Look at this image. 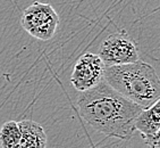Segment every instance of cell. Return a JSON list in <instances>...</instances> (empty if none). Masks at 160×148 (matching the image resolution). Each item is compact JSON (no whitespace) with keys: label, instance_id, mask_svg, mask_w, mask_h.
I'll return each mask as SVG.
<instances>
[{"label":"cell","instance_id":"obj_3","mask_svg":"<svg viewBox=\"0 0 160 148\" xmlns=\"http://www.w3.org/2000/svg\"><path fill=\"white\" fill-rule=\"evenodd\" d=\"M58 24L59 16L50 3L34 1L22 14V28L39 40L47 41L53 38Z\"/></svg>","mask_w":160,"mask_h":148},{"label":"cell","instance_id":"obj_4","mask_svg":"<svg viewBox=\"0 0 160 148\" xmlns=\"http://www.w3.org/2000/svg\"><path fill=\"white\" fill-rule=\"evenodd\" d=\"M98 56L105 67L131 64L140 59L135 43L125 31L108 35L99 47Z\"/></svg>","mask_w":160,"mask_h":148},{"label":"cell","instance_id":"obj_1","mask_svg":"<svg viewBox=\"0 0 160 148\" xmlns=\"http://www.w3.org/2000/svg\"><path fill=\"white\" fill-rule=\"evenodd\" d=\"M80 116L94 131L128 140L135 131L134 121L143 109L125 98L102 79L92 89L77 97Z\"/></svg>","mask_w":160,"mask_h":148},{"label":"cell","instance_id":"obj_6","mask_svg":"<svg viewBox=\"0 0 160 148\" xmlns=\"http://www.w3.org/2000/svg\"><path fill=\"white\" fill-rule=\"evenodd\" d=\"M134 129L139 131L143 141L150 148H159L160 131V102L142 109L135 121Z\"/></svg>","mask_w":160,"mask_h":148},{"label":"cell","instance_id":"obj_5","mask_svg":"<svg viewBox=\"0 0 160 148\" xmlns=\"http://www.w3.org/2000/svg\"><path fill=\"white\" fill-rule=\"evenodd\" d=\"M105 65L97 54H84L77 59L71 77V83L78 92L96 87L103 79Z\"/></svg>","mask_w":160,"mask_h":148},{"label":"cell","instance_id":"obj_2","mask_svg":"<svg viewBox=\"0 0 160 148\" xmlns=\"http://www.w3.org/2000/svg\"><path fill=\"white\" fill-rule=\"evenodd\" d=\"M103 80L138 106L148 108L160 99V82L152 65L142 61L105 67Z\"/></svg>","mask_w":160,"mask_h":148},{"label":"cell","instance_id":"obj_7","mask_svg":"<svg viewBox=\"0 0 160 148\" xmlns=\"http://www.w3.org/2000/svg\"><path fill=\"white\" fill-rule=\"evenodd\" d=\"M21 140L17 148H46L47 135L40 124L31 120L18 122Z\"/></svg>","mask_w":160,"mask_h":148},{"label":"cell","instance_id":"obj_8","mask_svg":"<svg viewBox=\"0 0 160 148\" xmlns=\"http://www.w3.org/2000/svg\"><path fill=\"white\" fill-rule=\"evenodd\" d=\"M21 140V130L18 122L8 121L2 124L0 129V147L17 148Z\"/></svg>","mask_w":160,"mask_h":148}]
</instances>
